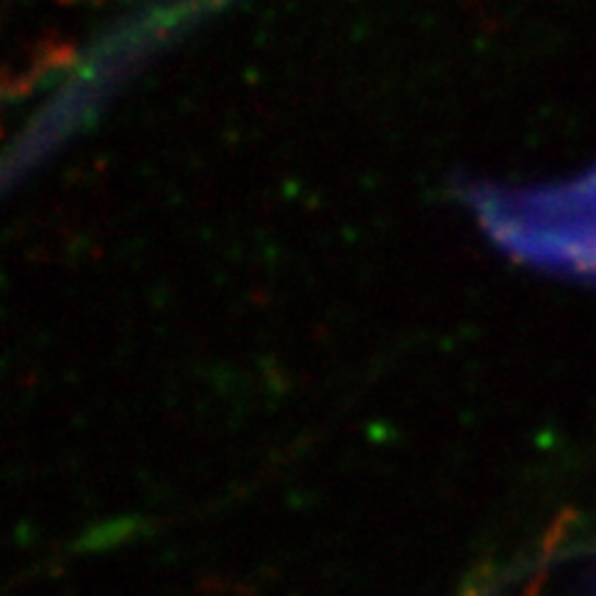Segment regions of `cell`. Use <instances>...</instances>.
<instances>
[{
	"instance_id": "6da1fadb",
	"label": "cell",
	"mask_w": 596,
	"mask_h": 596,
	"mask_svg": "<svg viewBox=\"0 0 596 596\" xmlns=\"http://www.w3.org/2000/svg\"><path fill=\"white\" fill-rule=\"evenodd\" d=\"M500 218L511 243L533 260L596 282V166L577 180L514 199Z\"/></svg>"
}]
</instances>
